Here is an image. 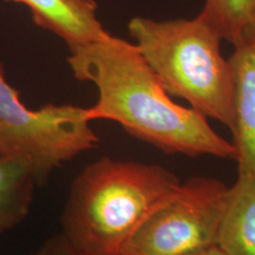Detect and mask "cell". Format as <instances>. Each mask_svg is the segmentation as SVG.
Masks as SVG:
<instances>
[{
  "label": "cell",
  "instance_id": "52a82bcc",
  "mask_svg": "<svg viewBox=\"0 0 255 255\" xmlns=\"http://www.w3.org/2000/svg\"><path fill=\"white\" fill-rule=\"evenodd\" d=\"M30 8L33 21L65 41L69 50L88 45L108 33L97 17L95 0H6Z\"/></svg>",
  "mask_w": 255,
  "mask_h": 255
},
{
  "label": "cell",
  "instance_id": "6da1fadb",
  "mask_svg": "<svg viewBox=\"0 0 255 255\" xmlns=\"http://www.w3.org/2000/svg\"><path fill=\"white\" fill-rule=\"evenodd\" d=\"M76 79L91 82L98 100L87 108L90 122L109 120L135 138L169 155L235 159L233 143L193 108L175 103L135 44L111 36L70 51Z\"/></svg>",
  "mask_w": 255,
  "mask_h": 255
},
{
  "label": "cell",
  "instance_id": "30bf717a",
  "mask_svg": "<svg viewBox=\"0 0 255 255\" xmlns=\"http://www.w3.org/2000/svg\"><path fill=\"white\" fill-rule=\"evenodd\" d=\"M201 12L214 24L222 40L233 44L255 19V0H206Z\"/></svg>",
  "mask_w": 255,
  "mask_h": 255
},
{
  "label": "cell",
  "instance_id": "7a4b0ae2",
  "mask_svg": "<svg viewBox=\"0 0 255 255\" xmlns=\"http://www.w3.org/2000/svg\"><path fill=\"white\" fill-rule=\"evenodd\" d=\"M181 183L159 164L102 157L73 180L60 234L85 255H120L137 228Z\"/></svg>",
  "mask_w": 255,
  "mask_h": 255
},
{
  "label": "cell",
  "instance_id": "8fae6325",
  "mask_svg": "<svg viewBox=\"0 0 255 255\" xmlns=\"http://www.w3.org/2000/svg\"><path fill=\"white\" fill-rule=\"evenodd\" d=\"M31 255H85L81 252L73 250L68 244V241L63 238V235H53L44 241V244L34 251Z\"/></svg>",
  "mask_w": 255,
  "mask_h": 255
},
{
  "label": "cell",
  "instance_id": "8992f818",
  "mask_svg": "<svg viewBox=\"0 0 255 255\" xmlns=\"http://www.w3.org/2000/svg\"><path fill=\"white\" fill-rule=\"evenodd\" d=\"M234 82L233 145L238 174L255 177V19L232 44Z\"/></svg>",
  "mask_w": 255,
  "mask_h": 255
},
{
  "label": "cell",
  "instance_id": "277c9868",
  "mask_svg": "<svg viewBox=\"0 0 255 255\" xmlns=\"http://www.w3.org/2000/svg\"><path fill=\"white\" fill-rule=\"evenodd\" d=\"M87 108L46 104L31 110L5 79L0 63V155L28 162L38 186L47 183L52 171L100 143L90 127Z\"/></svg>",
  "mask_w": 255,
  "mask_h": 255
},
{
  "label": "cell",
  "instance_id": "3957f363",
  "mask_svg": "<svg viewBox=\"0 0 255 255\" xmlns=\"http://www.w3.org/2000/svg\"><path fill=\"white\" fill-rule=\"evenodd\" d=\"M128 31L143 59L171 97L182 98L206 119L233 130L234 82L222 38L200 12L193 19L135 17Z\"/></svg>",
  "mask_w": 255,
  "mask_h": 255
},
{
  "label": "cell",
  "instance_id": "9c48e42d",
  "mask_svg": "<svg viewBox=\"0 0 255 255\" xmlns=\"http://www.w3.org/2000/svg\"><path fill=\"white\" fill-rule=\"evenodd\" d=\"M37 187L36 175L27 161L0 155V235L26 218Z\"/></svg>",
  "mask_w": 255,
  "mask_h": 255
},
{
  "label": "cell",
  "instance_id": "5b68a950",
  "mask_svg": "<svg viewBox=\"0 0 255 255\" xmlns=\"http://www.w3.org/2000/svg\"><path fill=\"white\" fill-rule=\"evenodd\" d=\"M228 189L207 176L181 183L137 228L120 255H183L215 246Z\"/></svg>",
  "mask_w": 255,
  "mask_h": 255
},
{
  "label": "cell",
  "instance_id": "7c38bea8",
  "mask_svg": "<svg viewBox=\"0 0 255 255\" xmlns=\"http://www.w3.org/2000/svg\"><path fill=\"white\" fill-rule=\"evenodd\" d=\"M183 255H227V254H226L225 252L218 246V245H215V246H210V247L203 248V250L191 252V253H187Z\"/></svg>",
  "mask_w": 255,
  "mask_h": 255
},
{
  "label": "cell",
  "instance_id": "ba28073f",
  "mask_svg": "<svg viewBox=\"0 0 255 255\" xmlns=\"http://www.w3.org/2000/svg\"><path fill=\"white\" fill-rule=\"evenodd\" d=\"M216 245L227 255H255V177L238 174L229 187Z\"/></svg>",
  "mask_w": 255,
  "mask_h": 255
}]
</instances>
